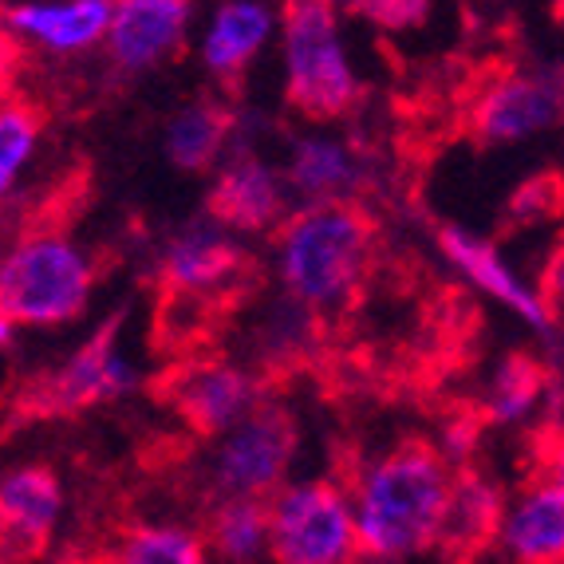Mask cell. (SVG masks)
<instances>
[{
    "mask_svg": "<svg viewBox=\"0 0 564 564\" xmlns=\"http://www.w3.org/2000/svg\"><path fill=\"white\" fill-rule=\"evenodd\" d=\"M276 241L289 296L324 324L356 312L383 261V221L364 198H316L284 221Z\"/></svg>",
    "mask_w": 564,
    "mask_h": 564,
    "instance_id": "obj_1",
    "label": "cell"
},
{
    "mask_svg": "<svg viewBox=\"0 0 564 564\" xmlns=\"http://www.w3.org/2000/svg\"><path fill=\"white\" fill-rule=\"evenodd\" d=\"M454 462L431 438L406 434L387 458L351 478L356 494V541L359 561H406L431 553L446 494H451Z\"/></svg>",
    "mask_w": 564,
    "mask_h": 564,
    "instance_id": "obj_2",
    "label": "cell"
},
{
    "mask_svg": "<svg viewBox=\"0 0 564 564\" xmlns=\"http://www.w3.org/2000/svg\"><path fill=\"white\" fill-rule=\"evenodd\" d=\"M99 269L52 226L20 229L0 261V316L12 328H52L76 321L91 301Z\"/></svg>",
    "mask_w": 564,
    "mask_h": 564,
    "instance_id": "obj_3",
    "label": "cell"
},
{
    "mask_svg": "<svg viewBox=\"0 0 564 564\" xmlns=\"http://www.w3.org/2000/svg\"><path fill=\"white\" fill-rule=\"evenodd\" d=\"M289 107L308 122H339L359 107L356 72L339 44L336 0H284Z\"/></svg>",
    "mask_w": 564,
    "mask_h": 564,
    "instance_id": "obj_4",
    "label": "cell"
},
{
    "mask_svg": "<svg viewBox=\"0 0 564 564\" xmlns=\"http://www.w3.org/2000/svg\"><path fill=\"white\" fill-rule=\"evenodd\" d=\"M269 556L284 564L359 561L351 498L336 478L276 489L269 498Z\"/></svg>",
    "mask_w": 564,
    "mask_h": 564,
    "instance_id": "obj_5",
    "label": "cell"
},
{
    "mask_svg": "<svg viewBox=\"0 0 564 564\" xmlns=\"http://www.w3.org/2000/svg\"><path fill=\"white\" fill-rule=\"evenodd\" d=\"M556 84L513 64H481L458 95V127L478 147H506L556 119Z\"/></svg>",
    "mask_w": 564,
    "mask_h": 564,
    "instance_id": "obj_6",
    "label": "cell"
},
{
    "mask_svg": "<svg viewBox=\"0 0 564 564\" xmlns=\"http://www.w3.org/2000/svg\"><path fill=\"white\" fill-rule=\"evenodd\" d=\"M221 434L226 443L217 446L214 498H273L301 438L289 406L276 399H253L241 419Z\"/></svg>",
    "mask_w": 564,
    "mask_h": 564,
    "instance_id": "obj_7",
    "label": "cell"
},
{
    "mask_svg": "<svg viewBox=\"0 0 564 564\" xmlns=\"http://www.w3.org/2000/svg\"><path fill=\"white\" fill-rule=\"evenodd\" d=\"M166 411H174L198 438H217V434L234 426L253 403L261 387L237 371L229 359L214 351H186V356H170V364L147 387Z\"/></svg>",
    "mask_w": 564,
    "mask_h": 564,
    "instance_id": "obj_8",
    "label": "cell"
},
{
    "mask_svg": "<svg viewBox=\"0 0 564 564\" xmlns=\"http://www.w3.org/2000/svg\"><path fill=\"white\" fill-rule=\"evenodd\" d=\"M122 312H115L104 328L87 339L76 356L56 371L32 379L17 395V419L36 423V419H67V414L91 411L107 399L122 395L134 383L131 367L122 364L115 339H119Z\"/></svg>",
    "mask_w": 564,
    "mask_h": 564,
    "instance_id": "obj_9",
    "label": "cell"
},
{
    "mask_svg": "<svg viewBox=\"0 0 564 564\" xmlns=\"http://www.w3.org/2000/svg\"><path fill=\"white\" fill-rule=\"evenodd\" d=\"M64 513L59 474L44 462L0 478V561H40Z\"/></svg>",
    "mask_w": 564,
    "mask_h": 564,
    "instance_id": "obj_10",
    "label": "cell"
},
{
    "mask_svg": "<svg viewBox=\"0 0 564 564\" xmlns=\"http://www.w3.org/2000/svg\"><path fill=\"white\" fill-rule=\"evenodd\" d=\"M194 0H111L107 52L119 72H147L162 59L178 56L189 29Z\"/></svg>",
    "mask_w": 564,
    "mask_h": 564,
    "instance_id": "obj_11",
    "label": "cell"
},
{
    "mask_svg": "<svg viewBox=\"0 0 564 564\" xmlns=\"http://www.w3.org/2000/svg\"><path fill=\"white\" fill-rule=\"evenodd\" d=\"M506 521V498L489 478H481L474 466L454 462L451 494H446L438 533H434V553L443 561H474L501 536Z\"/></svg>",
    "mask_w": 564,
    "mask_h": 564,
    "instance_id": "obj_12",
    "label": "cell"
},
{
    "mask_svg": "<svg viewBox=\"0 0 564 564\" xmlns=\"http://www.w3.org/2000/svg\"><path fill=\"white\" fill-rule=\"evenodd\" d=\"M206 214L221 229H241V234L269 229L284 214V198L273 170L249 154L234 159L206 194Z\"/></svg>",
    "mask_w": 564,
    "mask_h": 564,
    "instance_id": "obj_13",
    "label": "cell"
},
{
    "mask_svg": "<svg viewBox=\"0 0 564 564\" xmlns=\"http://www.w3.org/2000/svg\"><path fill=\"white\" fill-rule=\"evenodd\" d=\"M273 17L264 0H226L217 9L206 36V67L221 79L226 95H241V84L249 76V64L269 40Z\"/></svg>",
    "mask_w": 564,
    "mask_h": 564,
    "instance_id": "obj_14",
    "label": "cell"
},
{
    "mask_svg": "<svg viewBox=\"0 0 564 564\" xmlns=\"http://www.w3.org/2000/svg\"><path fill=\"white\" fill-rule=\"evenodd\" d=\"M509 553L525 564H556L564 556V486L561 478L529 481L525 498L501 521Z\"/></svg>",
    "mask_w": 564,
    "mask_h": 564,
    "instance_id": "obj_15",
    "label": "cell"
},
{
    "mask_svg": "<svg viewBox=\"0 0 564 564\" xmlns=\"http://www.w3.org/2000/svg\"><path fill=\"white\" fill-rule=\"evenodd\" d=\"M9 29L52 52H84L99 44L111 20V0H59V4H12Z\"/></svg>",
    "mask_w": 564,
    "mask_h": 564,
    "instance_id": "obj_16",
    "label": "cell"
},
{
    "mask_svg": "<svg viewBox=\"0 0 564 564\" xmlns=\"http://www.w3.org/2000/svg\"><path fill=\"white\" fill-rule=\"evenodd\" d=\"M438 245H443V253L451 257V261L458 264L462 273L470 276L481 292L498 296L501 304H509L513 312H521V316H525L529 324H536V328L553 324V316L545 312V304L536 301L533 292H529L518 276L509 273L506 261H501V253L489 241L470 237L466 229H458V226H443V229H438Z\"/></svg>",
    "mask_w": 564,
    "mask_h": 564,
    "instance_id": "obj_17",
    "label": "cell"
},
{
    "mask_svg": "<svg viewBox=\"0 0 564 564\" xmlns=\"http://www.w3.org/2000/svg\"><path fill=\"white\" fill-rule=\"evenodd\" d=\"M367 178V162L351 147L328 139H304L292 154L289 182L308 198H356Z\"/></svg>",
    "mask_w": 564,
    "mask_h": 564,
    "instance_id": "obj_18",
    "label": "cell"
},
{
    "mask_svg": "<svg viewBox=\"0 0 564 564\" xmlns=\"http://www.w3.org/2000/svg\"><path fill=\"white\" fill-rule=\"evenodd\" d=\"M234 134V111L221 99H202L186 107L166 131V154L182 174H202L217 162L226 139Z\"/></svg>",
    "mask_w": 564,
    "mask_h": 564,
    "instance_id": "obj_19",
    "label": "cell"
},
{
    "mask_svg": "<svg viewBox=\"0 0 564 564\" xmlns=\"http://www.w3.org/2000/svg\"><path fill=\"white\" fill-rule=\"evenodd\" d=\"M206 553L221 561H253L269 545V501L261 498H214L206 513Z\"/></svg>",
    "mask_w": 564,
    "mask_h": 564,
    "instance_id": "obj_20",
    "label": "cell"
},
{
    "mask_svg": "<svg viewBox=\"0 0 564 564\" xmlns=\"http://www.w3.org/2000/svg\"><path fill=\"white\" fill-rule=\"evenodd\" d=\"M104 561L131 564H198L206 561L202 533H189L178 525H122L111 536V549H104Z\"/></svg>",
    "mask_w": 564,
    "mask_h": 564,
    "instance_id": "obj_21",
    "label": "cell"
},
{
    "mask_svg": "<svg viewBox=\"0 0 564 564\" xmlns=\"http://www.w3.org/2000/svg\"><path fill=\"white\" fill-rule=\"evenodd\" d=\"M47 127V107L29 95H9L0 99V206L9 198L12 182L24 170V162L36 151L40 134Z\"/></svg>",
    "mask_w": 564,
    "mask_h": 564,
    "instance_id": "obj_22",
    "label": "cell"
},
{
    "mask_svg": "<svg viewBox=\"0 0 564 564\" xmlns=\"http://www.w3.org/2000/svg\"><path fill=\"white\" fill-rule=\"evenodd\" d=\"M545 383H549L545 364L536 356H529V351H513V356L501 364L494 387H489V399L478 403L481 419H486V423H513V419H521V414L541 399Z\"/></svg>",
    "mask_w": 564,
    "mask_h": 564,
    "instance_id": "obj_23",
    "label": "cell"
},
{
    "mask_svg": "<svg viewBox=\"0 0 564 564\" xmlns=\"http://www.w3.org/2000/svg\"><path fill=\"white\" fill-rule=\"evenodd\" d=\"M348 12L359 20H371L383 32H411L426 24L431 0H348Z\"/></svg>",
    "mask_w": 564,
    "mask_h": 564,
    "instance_id": "obj_24",
    "label": "cell"
},
{
    "mask_svg": "<svg viewBox=\"0 0 564 564\" xmlns=\"http://www.w3.org/2000/svg\"><path fill=\"white\" fill-rule=\"evenodd\" d=\"M561 209V174H541L513 194V217L518 221H545Z\"/></svg>",
    "mask_w": 564,
    "mask_h": 564,
    "instance_id": "obj_25",
    "label": "cell"
},
{
    "mask_svg": "<svg viewBox=\"0 0 564 564\" xmlns=\"http://www.w3.org/2000/svg\"><path fill=\"white\" fill-rule=\"evenodd\" d=\"M24 67H29V52L12 36L9 29H0V99L20 91V79H24Z\"/></svg>",
    "mask_w": 564,
    "mask_h": 564,
    "instance_id": "obj_26",
    "label": "cell"
},
{
    "mask_svg": "<svg viewBox=\"0 0 564 564\" xmlns=\"http://www.w3.org/2000/svg\"><path fill=\"white\" fill-rule=\"evenodd\" d=\"M9 344H12V324L0 316V348H9Z\"/></svg>",
    "mask_w": 564,
    "mask_h": 564,
    "instance_id": "obj_27",
    "label": "cell"
}]
</instances>
